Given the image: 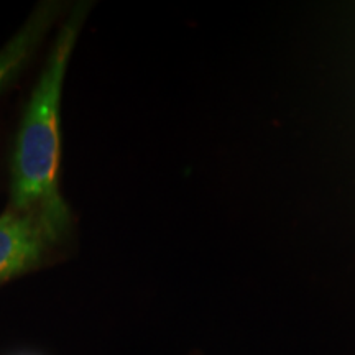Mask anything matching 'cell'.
Returning <instances> with one entry per match:
<instances>
[{"label": "cell", "instance_id": "cell-1", "mask_svg": "<svg viewBox=\"0 0 355 355\" xmlns=\"http://www.w3.org/2000/svg\"><path fill=\"white\" fill-rule=\"evenodd\" d=\"M79 20V15L73 17L58 37L26 109L12 166V209H42L63 224H68L69 216L56 186L60 163L58 115L61 84L74 40L78 37Z\"/></svg>", "mask_w": 355, "mask_h": 355}, {"label": "cell", "instance_id": "cell-2", "mask_svg": "<svg viewBox=\"0 0 355 355\" xmlns=\"http://www.w3.org/2000/svg\"><path fill=\"white\" fill-rule=\"evenodd\" d=\"M66 225L42 209L10 207L0 217V282L32 268Z\"/></svg>", "mask_w": 355, "mask_h": 355}, {"label": "cell", "instance_id": "cell-3", "mask_svg": "<svg viewBox=\"0 0 355 355\" xmlns=\"http://www.w3.org/2000/svg\"><path fill=\"white\" fill-rule=\"evenodd\" d=\"M37 33H40V26L35 30H26V32L21 33L7 50L0 53V86H2V83L6 81L8 76H10L12 71L19 66L21 58H24L26 55V51H28L33 38L37 37Z\"/></svg>", "mask_w": 355, "mask_h": 355}]
</instances>
